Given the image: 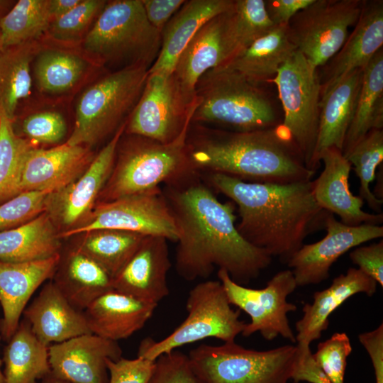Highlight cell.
<instances>
[{
    "mask_svg": "<svg viewBox=\"0 0 383 383\" xmlns=\"http://www.w3.org/2000/svg\"><path fill=\"white\" fill-rule=\"evenodd\" d=\"M187 143L192 167L200 174L219 173L248 182L287 184L312 180L290 133L282 125L233 131L195 124Z\"/></svg>",
    "mask_w": 383,
    "mask_h": 383,
    "instance_id": "cell-3",
    "label": "cell"
},
{
    "mask_svg": "<svg viewBox=\"0 0 383 383\" xmlns=\"http://www.w3.org/2000/svg\"><path fill=\"white\" fill-rule=\"evenodd\" d=\"M40 49L34 40L0 52V111L13 122L21 101L30 94L31 62Z\"/></svg>",
    "mask_w": 383,
    "mask_h": 383,
    "instance_id": "cell-34",
    "label": "cell"
},
{
    "mask_svg": "<svg viewBox=\"0 0 383 383\" xmlns=\"http://www.w3.org/2000/svg\"><path fill=\"white\" fill-rule=\"evenodd\" d=\"M25 138L35 143L57 144L65 138L67 127L58 111L45 110L28 115L21 123Z\"/></svg>",
    "mask_w": 383,
    "mask_h": 383,
    "instance_id": "cell-44",
    "label": "cell"
},
{
    "mask_svg": "<svg viewBox=\"0 0 383 383\" xmlns=\"http://www.w3.org/2000/svg\"><path fill=\"white\" fill-rule=\"evenodd\" d=\"M35 145L15 131L13 122L0 111V204L21 194L23 164Z\"/></svg>",
    "mask_w": 383,
    "mask_h": 383,
    "instance_id": "cell-38",
    "label": "cell"
},
{
    "mask_svg": "<svg viewBox=\"0 0 383 383\" xmlns=\"http://www.w3.org/2000/svg\"><path fill=\"white\" fill-rule=\"evenodd\" d=\"M186 309L185 320L166 338L159 341L150 338L143 340L138 357L155 361L163 354L207 338L234 342L246 324L240 319V310L231 307L219 280L195 285L189 292Z\"/></svg>",
    "mask_w": 383,
    "mask_h": 383,
    "instance_id": "cell-9",
    "label": "cell"
},
{
    "mask_svg": "<svg viewBox=\"0 0 383 383\" xmlns=\"http://www.w3.org/2000/svg\"><path fill=\"white\" fill-rule=\"evenodd\" d=\"M44 383H67L63 381H61L60 379H55L50 376V378H49L48 380H46Z\"/></svg>",
    "mask_w": 383,
    "mask_h": 383,
    "instance_id": "cell-53",
    "label": "cell"
},
{
    "mask_svg": "<svg viewBox=\"0 0 383 383\" xmlns=\"http://www.w3.org/2000/svg\"><path fill=\"white\" fill-rule=\"evenodd\" d=\"M149 69L132 67L107 73L87 87L76 105L66 143L91 147L127 122L145 87Z\"/></svg>",
    "mask_w": 383,
    "mask_h": 383,
    "instance_id": "cell-7",
    "label": "cell"
},
{
    "mask_svg": "<svg viewBox=\"0 0 383 383\" xmlns=\"http://www.w3.org/2000/svg\"><path fill=\"white\" fill-rule=\"evenodd\" d=\"M217 275L230 304L250 317V322L245 324L241 333L243 336L259 332L266 340H273L280 335L296 343L287 316L297 309L294 304L287 300L297 287L292 270L277 272L262 289L239 284L225 270H218Z\"/></svg>",
    "mask_w": 383,
    "mask_h": 383,
    "instance_id": "cell-14",
    "label": "cell"
},
{
    "mask_svg": "<svg viewBox=\"0 0 383 383\" xmlns=\"http://www.w3.org/2000/svg\"><path fill=\"white\" fill-rule=\"evenodd\" d=\"M23 315L36 338L48 346L92 333L84 312L74 308L52 282L44 285Z\"/></svg>",
    "mask_w": 383,
    "mask_h": 383,
    "instance_id": "cell-25",
    "label": "cell"
},
{
    "mask_svg": "<svg viewBox=\"0 0 383 383\" xmlns=\"http://www.w3.org/2000/svg\"><path fill=\"white\" fill-rule=\"evenodd\" d=\"M150 23L160 33L185 2L184 0H141Z\"/></svg>",
    "mask_w": 383,
    "mask_h": 383,
    "instance_id": "cell-48",
    "label": "cell"
},
{
    "mask_svg": "<svg viewBox=\"0 0 383 383\" xmlns=\"http://www.w3.org/2000/svg\"><path fill=\"white\" fill-rule=\"evenodd\" d=\"M82 56L62 49H40L34 58V75L38 89L61 94L72 89L87 70Z\"/></svg>",
    "mask_w": 383,
    "mask_h": 383,
    "instance_id": "cell-36",
    "label": "cell"
},
{
    "mask_svg": "<svg viewBox=\"0 0 383 383\" xmlns=\"http://www.w3.org/2000/svg\"><path fill=\"white\" fill-rule=\"evenodd\" d=\"M192 123L216 124L233 131L267 129L280 124L270 96L239 72L220 65L205 72L195 86Z\"/></svg>",
    "mask_w": 383,
    "mask_h": 383,
    "instance_id": "cell-6",
    "label": "cell"
},
{
    "mask_svg": "<svg viewBox=\"0 0 383 383\" xmlns=\"http://www.w3.org/2000/svg\"><path fill=\"white\" fill-rule=\"evenodd\" d=\"M362 77L363 69H355L321 96L318 131L311 160L312 170L316 172L320 167L318 157L325 149L334 147L343 151Z\"/></svg>",
    "mask_w": 383,
    "mask_h": 383,
    "instance_id": "cell-26",
    "label": "cell"
},
{
    "mask_svg": "<svg viewBox=\"0 0 383 383\" xmlns=\"http://www.w3.org/2000/svg\"><path fill=\"white\" fill-rule=\"evenodd\" d=\"M208 184L238 208L241 236L270 256L287 263L311 234L325 229L330 212L313 196V180L287 184L248 182L219 173Z\"/></svg>",
    "mask_w": 383,
    "mask_h": 383,
    "instance_id": "cell-2",
    "label": "cell"
},
{
    "mask_svg": "<svg viewBox=\"0 0 383 383\" xmlns=\"http://www.w3.org/2000/svg\"><path fill=\"white\" fill-rule=\"evenodd\" d=\"M231 9L204 24L177 62L173 74L184 89L191 94H195L196 82L205 72L226 63L233 56L230 33Z\"/></svg>",
    "mask_w": 383,
    "mask_h": 383,
    "instance_id": "cell-23",
    "label": "cell"
},
{
    "mask_svg": "<svg viewBox=\"0 0 383 383\" xmlns=\"http://www.w3.org/2000/svg\"><path fill=\"white\" fill-rule=\"evenodd\" d=\"M196 106L172 73L149 74L124 133L169 143L188 130Z\"/></svg>",
    "mask_w": 383,
    "mask_h": 383,
    "instance_id": "cell-11",
    "label": "cell"
},
{
    "mask_svg": "<svg viewBox=\"0 0 383 383\" xmlns=\"http://www.w3.org/2000/svg\"><path fill=\"white\" fill-rule=\"evenodd\" d=\"M147 383H204L194 370L188 355L173 350L154 362Z\"/></svg>",
    "mask_w": 383,
    "mask_h": 383,
    "instance_id": "cell-45",
    "label": "cell"
},
{
    "mask_svg": "<svg viewBox=\"0 0 383 383\" xmlns=\"http://www.w3.org/2000/svg\"><path fill=\"white\" fill-rule=\"evenodd\" d=\"M170 267L167 240L145 236L134 255L113 278V289L157 304L169 295L167 276Z\"/></svg>",
    "mask_w": 383,
    "mask_h": 383,
    "instance_id": "cell-19",
    "label": "cell"
},
{
    "mask_svg": "<svg viewBox=\"0 0 383 383\" xmlns=\"http://www.w3.org/2000/svg\"><path fill=\"white\" fill-rule=\"evenodd\" d=\"M126 123L119 128L80 176L63 189L50 194L45 212L55 226L70 230L91 211L111 175L117 145Z\"/></svg>",
    "mask_w": 383,
    "mask_h": 383,
    "instance_id": "cell-16",
    "label": "cell"
},
{
    "mask_svg": "<svg viewBox=\"0 0 383 383\" xmlns=\"http://www.w3.org/2000/svg\"><path fill=\"white\" fill-rule=\"evenodd\" d=\"M81 0H49V13L52 21L68 13Z\"/></svg>",
    "mask_w": 383,
    "mask_h": 383,
    "instance_id": "cell-51",
    "label": "cell"
},
{
    "mask_svg": "<svg viewBox=\"0 0 383 383\" xmlns=\"http://www.w3.org/2000/svg\"><path fill=\"white\" fill-rule=\"evenodd\" d=\"M314 0H265L267 13L274 26L287 25L299 11Z\"/></svg>",
    "mask_w": 383,
    "mask_h": 383,
    "instance_id": "cell-50",
    "label": "cell"
},
{
    "mask_svg": "<svg viewBox=\"0 0 383 383\" xmlns=\"http://www.w3.org/2000/svg\"><path fill=\"white\" fill-rule=\"evenodd\" d=\"M157 306L113 289L93 301L83 312L92 333L117 342L140 330Z\"/></svg>",
    "mask_w": 383,
    "mask_h": 383,
    "instance_id": "cell-27",
    "label": "cell"
},
{
    "mask_svg": "<svg viewBox=\"0 0 383 383\" xmlns=\"http://www.w3.org/2000/svg\"><path fill=\"white\" fill-rule=\"evenodd\" d=\"M233 4V0L185 1L161 32L160 50L148 73L172 74L179 56L197 31Z\"/></svg>",
    "mask_w": 383,
    "mask_h": 383,
    "instance_id": "cell-28",
    "label": "cell"
},
{
    "mask_svg": "<svg viewBox=\"0 0 383 383\" xmlns=\"http://www.w3.org/2000/svg\"><path fill=\"white\" fill-rule=\"evenodd\" d=\"M113 229L177 242L178 230L160 187L99 204L77 226L60 233L68 238L96 230Z\"/></svg>",
    "mask_w": 383,
    "mask_h": 383,
    "instance_id": "cell-13",
    "label": "cell"
},
{
    "mask_svg": "<svg viewBox=\"0 0 383 383\" xmlns=\"http://www.w3.org/2000/svg\"><path fill=\"white\" fill-rule=\"evenodd\" d=\"M326 236L311 244H304L289 260L297 287L318 284L330 276L333 264L350 249L382 238L383 226L345 225L330 213L326 218Z\"/></svg>",
    "mask_w": 383,
    "mask_h": 383,
    "instance_id": "cell-15",
    "label": "cell"
},
{
    "mask_svg": "<svg viewBox=\"0 0 383 383\" xmlns=\"http://www.w3.org/2000/svg\"><path fill=\"white\" fill-rule=\"evenodd\" d=\"M364 0H314L287 24L289 40L316 68L325 65L341 48L355 25Z\"/></svg>",
    "mask_w": 383,
    "mask_h": 383,
    "instance_id": "cell-12",
    "label": "cell"
},
{
    "mask_svg": "<svg viewBox=\"0 0 383 383\" xmlns=\"http://www.w3.org/2000/svg\"><path fill=\"white\" fill-rule=\"evenodd\" d=\"M358 339L371 359L376 383H383V324L359 334Z\"/></svg>",
    "mask_w": 383,
    "mask_h": 383,
    "instance_id": "cell-49",
    "label": "cell"
},
{
    "mask_svg": "<svg viewBox=\"0 0 383 383\" xmlns=\"http://www.w3.org/2000/svg\"><path fill=\"white\" fill-rule=\"evenodd\" d=\"M377 282L357 268L350 267L345 274L335 277L331 284L316 292L313 302L304 304L303 316L295 324L296 346L301 353L310 350V344L318 340L329 326V317L350 297L359 293L372 296Z\"/></svg>",
    "mask_w": 383,
    "mask_h": 383,
    "instance_id": "cell-24",
    "label": "cell"
},
{
    "mask_svg": "<svg viewBox=\"0 0 383 383\" xmlns=\"http://www.w3.org/2000/svg\"><path fill=\"white\" fill-rule=\"evenodd\" d=\"M188 357L204 383H289L300 355L294 345L255 350L234 341L221 345L202 344Z\"/></svg>",
    "mask_w": 383,
    "mask_h": 383,
    "instance_id": "cell-8",
    "label": "cell"
},
{
    "mask_svg": "<svg viewBox=\"0 0 383 383\" xmlns=\"http://www.w3.org/2000/svg\"><path fill=\"white\" fill-rule=\"evenodd\" d=\"M60 233L47 212L18 227L0 232V260L18 262L60 253Z\"/></svg>",
    "mask_w": 383,
    "mask_h": 383,
    "instance_id": "cell-31",
    "label": "cell"
},
{
    "mask_svg": "<svg viewBox=\"0 0 383 383\" xmlns=\"http://www.w3.org/2000/svg\"><path fill=\"white\" fill-rule=\"evenodd\" d=\"M88 147L66 143L49 148H32L21 172L20 191H59L80 176L93 160Z\"/></svg>",
    "mask_w": 383,
    "mask_h": 383,
    "instance_id": "cell-21",
    "label": "cell"
},
{
    "mask_svg": "<svg viewBox=\"0 0 383 383\" xmlns=\"http://www.w3.org/2000/svg\"><path fill=\"white\" fill-rule=\"evenodd\" d=\"M271 82L277 87L283 109L282 125L290 133L306 167L312 170L320 113L321 83L318 69L296 50Z\"/></svg>",
    "mask_w": 383,
    "mask_h": 383,
    "instance_id": "cell-10",
    "label": "cell"
},
{
    "mask_svg": "<svg viewBox=\"0 0 383 383\" xmlns=\"http://www.w3.org/2000/svg\"><path fill=\"white\" fill-rule=\"evenodd\" d=\"M189 129L169 143L124 133L127 136L122 135L118 142L112 172L100 194L103 201L145 192L198 173L187 147Z\"/></svg>",
    "mask_w": 383,
    "mask_h": 383,
    "instance_id": "cell-4",
    "label": "cell"
},
{
    "mask_svg": "<svg viewBox=\"0 0 383 383\" xmlns=\"http://www.w3.org/2000/svg\"><path fill=\"white\" fill-rule=\"evenodd\" d=\"M383 128V49L363 69V77L353 119L347 131L343 155L373 129Z\"/></svg>",
    "mask_w": 383,
    "mask_h": 383,
    "instance_id": "cell-32",
    "label": "cell"
},
{
    "mask_svg": "<svg viewBox=\"0 0 383 383\" xmlns=\"http://www.w3.org/2000/svg\"><path fill=\"white\" fill-rule=\"evenodd\" d=\"M7 342L2 359L4 383H35L50 376L49 346L36 338L25 319Z\"/></svg>",
    "mask_w": 383,
    "mask_h": 383,
    "instance_id": "cell-33",
    "label": "cell"
},
{
    "mask_svg": "<svg viewBox=\"0 0 383 383\" xmlns=\"http://www.w3.org/2000/svg\"><path fill=\"white\" fill-rule=\"evenodd\" d=\"M52 282L77 309L84 311L96 299L113 289V278L94 260L77 248L60 259Z\"/></svg>",
    "mask_w": 383,
    "mask_h": 383,
    "instance_id": "cell-29",
    "label": "cell"
},
{
    "mask_svg": "<svg viewBox=\"0 0 383 383\" xmlns=\"http://www.w3.org/2000/svg\"><path fill=\"white\" fill-rule=\"evenodd\" d=\"M50 376L67 383H108L106 360H118L122 350L116 341L94 333L49 345Z\"/></svg>",
    "mask_w": 383,
    "mask_h": 383,
    "instance_id": "cell-17",
    "label": "cell"
},
{
    "mask_svg": "<svg viewBox=\"0 0 383 383\" xmlns=\"http://www.w3.org/2000/svg\"><path fill=\"white\" fill-rule=\"evenodd\" d=\"M154 362L140 357L132 360L122 357L116 361L107 359L108 383H147Z\"/></svg>",
    "mask_w": 383,
    "mask_h": 383,
    "instance_id": "cell-46",
    "label": "cell"
},
{
    "mask_svg": "<svg viewBox=\"0 0 383 383\" xmlns=\"http://www.w3.org/2000/svg\"><path fill=\"white\" fill-rule=\"evenodd\" d=\"M60 253L48 258L26 262L0 260L1 337L9 341L16 331L21 316L37 289L53 277Z\"/></svg>",
    "mask_w": 383,
    "mask_h": 383,
    "instance_id": "cell-22",
    "label": "cell"
},
{
    "mask_svg": "<svg viewBox=\"0 0 383 383\" xmlns=\"http://www.w3.org/2000/svg\"><path fill=\"white\" fill-rule=\"evenodd\" d=\"M106 2L81 0L68 13L52 21L47 32L50 38L60 43L74 44L82 41Z\"/></svg>",
    "mask_w": 383,
    "mask_h": 383,
    "instance_id": "cell-41",
    "label": "cell"
},
{
    "mask_svg": "<svg viewBox=\"0 0 383 383\" xmlns=\"http://www.w3.org/2000/svg\"><path fill=\"white\" fill-rule=\"evenodd\" d=\"M352 262L360 270L383 287V240L357 246L350 252Z\"/></svg>",
    "mask_w": 383,
    "mask_h": 383,
    "instance_id": "cell-47",
    "label": "cell"
},
{
    "mask_svg": "<svg viewBox=\"0 0 383 383\" xmlns=\"http://www.w3.org/2000/svg\"><path fill=\"white\" fill-rule=\"evenodd\" d=\"M318 160L323 162V170L313 180V196L318 205L337 215L340 221L348 226L381 225L382 213L364 211L362 209L364 201L350 191L349 176L352 166L342 151L334 147L326 148L320 154Z\"/></svg>",
    "mask_w": 383,
    "mask_h": 383,
    "instance_id": "cell-18",
    "label": "cell"
},
{
    "mask_svg": "<svg viewBox=\"0 0 383 383\" xmlns=\"http://www.w3.org/2000/svg\"><path fill=\"white\" fill-rule=\"evenodd\" d=\"M52 22L49 0H19L0 21L3 49L38 40Z\"/></svg>",
    "mask_w": 383,
    "mask_h": 383,
    "instance_id": "cell-37",
    "label": "cell"
},
{
    "mask_svg": "<svg viewBox=\"0 0 383 383\" xmlns=\"http://www.w3.org/2000/svg\"><path fill=\"white\" fill-rule=\"evenodd\" d=\"M296 50L289 40L287 25L276 26L221 65L239 72L251 83L260 86L271 82L280 67Z\"/></svg>",
    "mask_w": 383,
    "mask_h": 383,
    "instance_id": "cell-30",
    "label": "cell"
},
{
    "mask_svg": "<svg viewBox=\"0 0 383 383\" xmlns=\"http://www.w3.org/2000/svg\"><path fill=\"white\" fill-rule=\"evenodd\" d=\"M1 335H0V340H1ZM2 360L0 358V383H4V373L1 371V365H2Z\"/></svg>",
    "mask_w": 383,
    "mask_h": 383,
    "instance_id": "cell-54",
    "label": "cell"
},
{
    "mask_svg": "<svg viewBox=\"0 0 383 383\" xmlns=\"http://www.w3.org/2000/svg\"><path fill=\"white\" fill-rule=\"evenodd\" d=\"M16 3V1L13 0H0V21L11 11Z\"/></svg>",
    "mask_w": 383,
    "mask_h": 383,
    "instance_id": "cell-52",
    "label": "cell"
},
{
    "mask_svg": "<svg viewBox=\"0 0 383 383\" xmlns=\"http://www.w3.org/2000/svg\"><path fill=\"white\" fill-rule=\"evenodd\" d=\"M84 234L74 248L97 262L112 278L131 258L145 237L113 229L96 230Z\"/></svg>",
    "mask_w": 383,
    "mask_h": 383,
    "instance_id": "cell-35",
    "label": "cell"
},
{
    "mask_svg": "<svg viewBox=\"0 0 383 383\" xmlns=\"http://www.w3.org/2000/svg\"><path fill=\"white\" fill-rule=\"evenodd\" d=\"M84 51L98 65L115 71L150 69L161 48V33L148 21L141 0L107 1L82 40Z\"/></svg>",
    "mask_w": 383,
    "mask_h": 383,
    "instance_id": "cell-5",
    "label": "cell"
},
{
    "mask_svg": "<svg viewBox=\"0 0 383 383\" xmlns=\"http://www.w3.org/2000/svg\"><path fill=\"white\" fill-rule=\"evenodd\" d=\"M50 192H22L0 204V232L22 226L46 211Z\"/></svg>",
    "mask_w": 383,
    "mask_h": 383,
    "instance_id": "cell-42",
    "label": "cell"
},
{
    "mask_svg": "<svg viewBox=\"0 0 383 383\" xmlns=\"http://www.w3.org/2000/svg\"><path fill=\"white\" fill-rule=\"evenodd\" d=\"M3 50V43H2V39H1V33L0 30V52Z\"/></svg>",
    "mask_w": 383,
    "mask_h": 383,
    "instance_id": "cell-55",
    "label": "cell"
},
{
    "mask_svg": "<svg viewBox=\"0 0 383 383\" xmlns=\"http://www.w3.org/2000/svg\"><path fill=\"white\" fill-rule=\"evenodd\" d=\"M360 179L359 196L377 213H382L383 200L370 189L376 178V170L383 161V131L371 130L345 157Z\"/></svg>",
    "mask_w": 383,
    "mask_h": 383,
    "instance_id": "cell-40",
    "label": "cell"
},
{
    "mask_svg": "<svg viewBox=\"0 0 383 383\" xmlns=\"http://www.w3.org/2000/svg\"><path fill=\"white\" fill-rule=\"evenodd\" d=\"M383 45V1L364 0L353 32L319 76L321 96L350 72L364 69Z\"/></svg>",
    "mask_w": 383,
    "mask_h": 383,
    "instance_id": "cell-20",
    "label": "cell"
},
{
    "mask_svg": "<svg viewBox=\"0 0 383 383\" xmlns=\"http://www.w3.org/2000/svg\"><path fill=\"white\" fill-rule=\"evenodd\" d=\"M163 193L177 226L175 267L184 279H206L218 267L245 285L272 262L239 233L235 204L220 201L200 173L165 185Z\"/></svg>",
    "mask_w": 383,
    "mask_h": 383,
    "instance_id": "cell-1",
    "label": "cell"
},
{
    "mask_svg": "<svg viewBox=\"0 0 383 383\" xmlns=\"http://www.w3.org/2000/svg\"><path fill=\"white\" fill-rule=\"evenodd\" d=\"M353 348L345 333H335L317 346L313 359L331 383H344L347 359Z\"/></svg>",
    "mask_w": 383,
    "mask_h": 383,
    "instance_id": "cell-43",
    "label": "cell"
},
{
    "mask_svg": "<svg viewBox=\"0 0 383 383\" xmlns=\"http://www.w3.org/2000/svg\"><path fill=\"white\" fill-rule=\"evenodd\" d=\"M275 26L268 16L265 0H233L230 10L233 57Z\"/></svg>",
    "mask_w": 383,
    "mask_h": 383,
    "instance_id": "cell-39",
    "label": "cell"
}]
</instances>
